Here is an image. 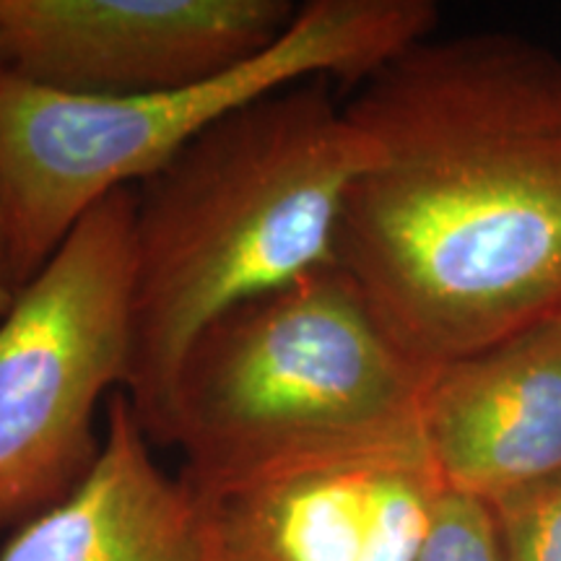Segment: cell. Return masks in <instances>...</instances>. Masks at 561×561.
<instances>
[{
	"label": "cell",
	"instance_id": "11",
	"mask_svg": "<svg viewBox=\"0 0 561 561\" xmlns=\"http://www.w3.org/2000/svg\"><path fill=\"white\" fill-rule=\"evenodd\" d=\"M416 561H504L494 512L486 502L445 489Z\"/></svg>",
	"mask_w": 561,
	"mask_h": 561
},
{
	"label": "cell",
	"instance_id": "5",
	"mask_svg": "<svg viewBox=\"0 0 561 561\" xmlns=\"http://www.w3.org/2000/svg\"><path fill=\"white\" fill-rule=\"evenodd\" d=\"M133 187L91 208L0 320V530L83 481L133 367Z\"/></svg>",
	"mask_w": 561,
	"mask_h": 561
},
{
	"label": "cell",
	"instance_id": "1",
	"mask_svg": "<svg viewBox=\"0 0 561 561\" xmlns=\"http://www.w3.org/2000/svg\"><path fill=\"white\" fill-rule=\"evenodd\" d=\"M343 104L371 159L335 265L421 367L561 320V55L507 32L421 39Z\"/></svg>",
	"mask_w": 561,
	"mask_h": 561
},
{
	"label": "cell",
	"instance_id": "3",
	"mask_svg": "<svg viewBox=\"0 0 561 561\" xmlns=\"http://www.w3.org/2000/svg\"><path fill=\"white\" fill-rule=\"evenodd\" d=\"M432 377L333 263L210 322L151 442L206 496L294 462L430 453Z\"/></svg>",
	"mask_w": 561,
	"mask_h": 561
},
{
	"label": "cell",
	"instance_id": "6",
	"mask_svg": "<svg viewBox=\"0 0 561 561\" xmlns=\"http://www.w3.org/2000/svg\"><path fill=\"white\" fill-rule=\"evenodd\" d=\"M289 0H0V76L133 96L227 70L276 42Z\"/></svg>",
	"mask_w": 561,
	"mask_h": 561
},
{
	"label": "cell",
	"instance_id": "12",
	"mask_svg": "<svg viewBox=\"0 0 561 561\" xmlns=\"http://www.w3.org/2000/svg\"><path fill=\"white\" fill-rule=\"evenodd\" d=\"M19 291H21V286L16 280V268H13L9 210H5L3 191H0V320L11 312Z\"/></svg>",
	"mask_w": 561,
	"mask_h": 561
},
{
	"label": "cell",
	"instance_id": "8",
	"mask_svg": "<svg viewBox=\"0 0 561 561\" xmlns=\"http://www.w3.org/2000/svg\"><path fill=\"white\" fill-rule=\"evenodd\" d=\"M424 434L442 486L489 507L561 473V320L434 371Z\"/></svg>",
	"mask_w": 561,
	"mask_h": 561
},
{
	"label": "cell",
	"instance_id": "10",
	"mask_svg": "<svg viewBox=\"0 0 561 561\" xmlns=\"http://www.w3.org/2000/svg\"><path fill=\"white\" fill-rule=\"evenodd\" d=\"M504 561H561V473L491 504Z\"/></svg>",
	"mask_w": 561,
	"mask_h": 561
},
{
	"label": "cell",
	"instance_id": "9",
	"mask_svg": "<svg viewBox=\"0 0 561 561\" xmlns=\"http://www.w3.org/2000/svg\"><path fill=\"white\" fill-rule=\"evenodd\" d=\"M128 392L107 398L102 450L66 500L9 538L0 561H224L214 510L164 473Z\"/></svg>",
	"mask_w": 561,
	"mask_h": 561
},
{
	"label": "cell",
	"instance_id": "4",
	"mask_svg": "<svg viewBox=\"0 0 561 561\" xmlns=\"http://www.w3.org/2000/svg\"><path fill=\"white\" fill-rule=\"evenodd\" d=\"M432 0H310L252 58L133 96H68L0 76V191L24 289L91 208L136 187L231 112L310 79L359 87L432 37Z\"/></svg>",
	"mask_w": 561,
	"mask_h": 561
},
{
	"label": "cell",
	"instance_id": "7",
	"mask_svg": "<svg viewBox=\"0 0 561 561\" xmlns=\"http://www.w3.org/2000/svg\"><path fill=\"white\" fill-rule=\"evenodd\" d=\"M442 491L419 453L294 462L203 496L224 561H416Z\"/></svg>",
	"mask_w": 561,
	"mask_h": 561
},
{
	"label": "cell",
	"instance_id": "2",
	"mask_svg": "<svg viewBox=\"0 0 561 561\" xmlns=\"http://www.w3.org/2000/svg\"><path fill=\"white\" fill-rule=\"evenodd\" d=\"M369 159L328 79H310L231 112L133 187L125 392L146 437L210 322L335 263L343 203Z\"/></svg>",
	"mask_w": 561,
	"mask_h": 561
}]
</instances>
